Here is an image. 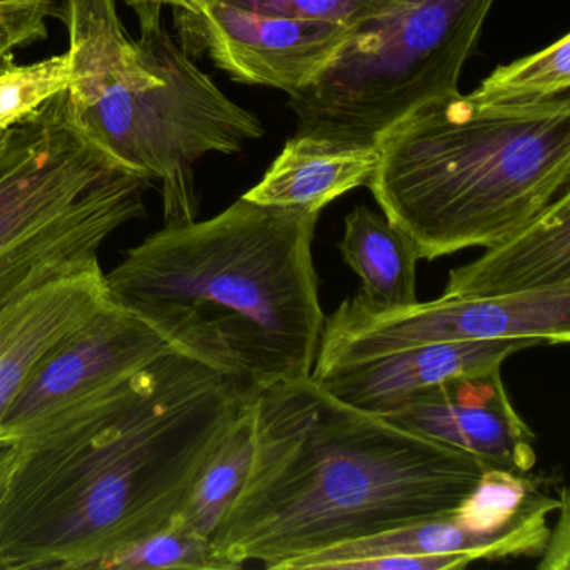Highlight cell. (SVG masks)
<instances>
[{
	"mask_svg": "<svg viewBox=\"0 0 570 570\" xmlns=\"http://www.w3.org/2000/svg\"><path fill=\"white\" fill-rule=\"evenodd\" d=\"M368 188L419 259L489 248L569 189V96L527 106L432 99L375 142Z\"/></svg>",
	"mask_w": 570,
	"mask_h": 570,
	"instance_id": "cell-4",
	"label": "cell"
},
{
	"mask_svg": "<svg viewBox=\"0 0 570 570\" xmlns=\"http://www.w3.org/2000/svg\"><path fill=\"white\" fill-rule=\"evenodd\" d=\"M252 456L253 402L213 450L173 527L212 539L245 483Z\"/></svg>",
	"mask_w": 570,
	"mask_h": 570,
	"instance_id": "cell-17",
	"label": "cell"
},
{
	"mask_svg": "<svg viewBox=\"0 0 570 570\" xmlns=\"http://www.w3.org/2000/svg\"><path fill=\"white\" fill-rule=\"evenodd\" d=\"M18 442L0 439V503L4 500L9 480H11L16 460H18Z\"/></svg>",
	"mask_w": 570,
	"mask_h": 570,
	"instance_id": "cell-24",
	"label": "cell"
},
{
	"mask_svg": "<svg viewBox=\"0 0 570 570\" xmlns=\"http://www.w3.org/2000/svg\"><path fill=\"white\" fill-rule=\"evenodd\" d=\"M181 350L168 330L111 299L49 353L0 419V439L18 442L29 429L78 405Z\"/></svg>",
	"mask_w": 570,
	"mask_h": 570,
	"instance_id": "cell-8",
	"label": "cell"
},
{
	"mask_svg": "<svg viewBox=\"0 0 570 570\" xmlns=\"http://www.w3.org/2000/svg\"><path fill=\"white\" fill-rule=\"evenodd\" d=\"M102 268L56 279L0 309V419L39 363L111 303Z\"/></svg>",
	"mask_w": 570,
	"mask_h": 570,
	"instance_id": "cell-13",
	"label": "cell"
},
{
	"mask_svg": "<svg viewBox=\"0 0 570 570\" xmlns=\"http://www.w3.org/2000/svg\"><path fill=\"white\" fill-rule=\"evenodd\" d=\"M476 562L470 553H389L346 563L343 570H446Z\"/></svg>",
	"mask_w": 570,
	"mask_h": 570,
	"instance_id": "cell-22",
	"label": "cell"
},
{
	"mask_svg": "<svg viewBox=\"0 0 570 570\" xmlns=\"http://www.w3.org/2000/svg\"><path fill=\"white\" fill-rule=\"evenodd\" d=\"M563 286H570L569 189L479 259L452 269L442 296L497 298Z\"/></svg>",
	"mask_w": 570,
	"mask_h": 570,
	"instance_id": "cell-14",
	"label": "cell"
},
{
	"mask_svg": "<svg viewBox=\"0 0 570 570\" xmlns=\"http://www.w3.org/2000/svg\"><path fill=\"white\" fill-rule=\"evenodd\" d=\"M173 11L186 55L208 56L235 81L288 96L309 85L353 31L330 22L256 14L223 0H199L191 11Z\"/></svg>",
	"mask_w": 570,
	"mask_h": 570,
	"instance_id": "cell-9",
	"label": "cell"
},
{
	"mask_svg": "<svg viewBox=\"0 0 570 570\" xmlns=\"http://www.w3.org/2000/svg\"><path fill=\"white\" fill-rule=\"evenodd\" d=\"M559 519L550 529L546 549L540 556V570H569L570 566V500L567 489L560 490Z\"/></svg>",
	"mask_w": 570,
	"mask_h": 570,
	"instance_id": "cell-23",
	"label": "cell"
},
{
	"mask_svg": "<svg viewBox=\"0 0 570 570\" xmlns=\"http://www.w3.org/2000/svg\"><path fill=\"white\" fill-rule=\"evenodd\" d=\"M259 389L175 350L36 423L0 503V570H106L171 527Z\"/></svg>",
	"mask_w": 570,
	"mask_h": 570,
	"instance_id": "cell-1",
	"label": "cell"
},
{
	"mask_svg": "<svg viewBox=\"0 0 570 570\" xmlns=\"http://www.w3.org/2000/svg\"><path fill=\"white\" fill-rule=\"evenodd\" d=\"M376 165L375 145L296 132L262 181L243 198L322 213L340 196L368 185Z\"/></svg>",
	"mask_w": 570,
	"mask_h": 570,
	"instance_id": "cell-15",
	"label": "cell"
},
{
	"mask_svg": "<svg viewBox=\"0 0 570 570\" xmlns=\"http://www.w3.org/2000/svg\"><path fill=\"white\" fill-rule=\"evenodd\" d=\"M56 9L48 6L0 8V61L18 49L48 39V19Z\"/></svg>",
	"mask_w": 570,
	"mask_h": 570,
	"instance_id": "cell-21",
	"label": "cell"
},
{
	"mask_svg": "<svg viewBox=\"0 0 570 570\" xmlns=\"http://www.w3.org/2000/svg\"><path fill=\"white\" fill-rule=\"evenodd\" d=\"M495 0H399L353 28L309 85L289 95L298 135L375 145L400 119L459 92Z\"/></svg>",
	"mask_w": 570,
	"mask_h": 570,
	"instance_id": "cell-6",
	"label": "cell"
},
{
	"mask_svg": "<svg viewBox=\"0 0 570 570\" xmlns=\"http://www.w3.org/2000/svg\"><path fill=\"white\" fill-rule=\"evenodd\" d=\"M485 465L336 399L313 376L253 400L248 475L213 533L223 569L289 560L455 510Z\"/></svg>",
	"mask_w": 570,
	"mask_h": 570,
	"instance_id": "cell-2",
	"label": "cell"
},
{
	"mask_svg": "<svg viewBox=\"0 0 570 570\" xmlns=\"http://www.w3.org/2000/svg\"><path fill=\"white\" fill-rule=\"evenodd\" d=\"M343 262L362 279L360 295L379 308L416 302V256L409 239L379 213L356 206L345 218Z\"/></svg>",
	"mask_w": 570,
	"mask_h": 570,
	"instance_id": "cell-16",
	"label": "cell"
},
{
	"mask_svg": "<svg viewBox=\"0 0 570 570\" xmlns=\"http://www.w3.org/2000/svg\"><path fill=\"white\" fill-rule=\"evenodd\" d=\"M382 416L472 453L487 469L530 473L537 463L535 433L513 406L500 370L429 386Z\"/></svg>",
	"mask_w": 570,
	"mask_h": 570,
	"instance_id": "cell-10",
	"label": "cell"
},
{
	"mask_svg": "<svg viewBox=\"0 0 570 570\" xmlns=\"http://www.w3.org/2000/svg\"><path fill=\"white\" fill-rule=\"evenodd\" d=\"M495 338L569 343L570 286L497 298L440 296L396 308L370 305L358 293L325 318L312 376L410 346Z\"/></svg>",
	"mask_w": 570,
	"mask_h": 570,
	"instance_id": "cell-7",
	"label": "cell"
},
{
	"mask_svg": "<svg viewBox=\"0 0 570 570\" xmlns=\"http://www.w3.org/2000/svg\"><path fill=\"white\" fill-rule=\"evenodd\" d=\"M318 219L242 196L142 239L106 275L109 293L223 372L258 386L312 376L326 318L312 252Z\"/></svg>",
	"mask_w": 570,
	"mask_h": 570,
	"instance_id": "cell-3",
	"label": "cell"
},
{
	"mask_svg": "<svg viewBox=\"0 0 570 570\" xmlns=\"http://www.w3.org/2000/svg\"><path fill=\"white\" fill-rule=\"evenodd\" d=\"M540 345L535 338L432 343L348 363L313 379L342 402L385 415L429 386L502 370L510 356Z\"/></svg>",
	"mask_w": 570,
	"mask_h": 570,
	"instance_id": "cell-11",
	"label": "cell"
},
{
	"mask_svg": "<svg viewBox=\"0 0 570 570\" xmlns=\"http://www.w3.org/2000/svg\"><path fill=\"white\" fill-rule=\"evenodd\" d=\"M112 569L225 570L209 540L173 525L112 559L106 570Z\"/></svg>",
	"mask_w": 570,
	"mask_h": 570,
	"instance_id": "cell-19",
	"label": "cell"
},
{
	"mask_svg": "<svg viewBox=\"0 0 570 570\" xmlns=\"http://www.w3.org/2000/svg\"><path fill=\"white\" fill-rule=\"evenodd\" d=\"M61 0H0V8H28V6H48L58 9Z\"/></svg>",
	"mask_w": 570,
	"mask_h": 570,
	"instance_id": "cell-26",
	"label": "cell"
},
{
	"mask_svg": "<svg viewBox=\"0 0 570 570\" xmlns=\"http://www.w3.org/2000/svg\"><path fill=\"white\" fill-rule=\"evenodd\" d=\"M245 11L296 21L330 22L355 28L399 0H223Z\"/></svg>",
	"mask_w": 570,
	"mask_h": 570,
	"instance_id": "cell-20",
	"label": "cell"
},
{
	"mask_svg": "<svg viewBox=\"0 0 570 570\" xmlns=\"http://www.w3.org/2000/svg\"><path fill=\"white\" fill-rule=\"evenodd\" d=\"M560 507V497L542 500L497 530L466 525L455 510L389 532L340 543L289 560L282 570H343L346 563L389 553H470L479 560L540 557L549 539V515Z\"/></svg>",
	"mask_w": 570,
	"mask_h": 570,
	"instance_id": "cell-12",
	"label": "cell"
},
{
	"mask_svg": "<svg viewBox=\"0 0 570 570\" xmlns=\"http://www.w3.org/2000/svg\"><path fill=\"white\" fill-rule=\"evenodd\" d=\"M126 4L129 8L138 4H159L165 8V6H169L173 9H183V11H191L196 4H198L199 0H125Z\"/></svg>",
	"mask_w": 570,
	"mask_h": 570,
	"instance_id": "cell-25",
	"label": "cell"
},
{
	"mask_svg": "<svg viewBox=\"0 0 570 570\" xmlns=\"http://www.w3.org/2000/svg\"><path fill=\"white\" fill-rule=\"evenodd\" d=\"M139 36L116 0H61L76 121L119 168L159 186L165 226L199 215L195 166L263 138L258 116L228 98L166 29L163 6H132Z\"/></svg>",
	"mask_w": 570,
	"mask_h": 570,
	"instance_id": "cell-5",
	"label": "cell"
},
{
	"mask_svg": "<svg viewBox=\"0 0 570 570\" xmlns=\"http://www.w3.org/2000/svg\"><path fill=\"white\" fill-rule=\"evenodd\" d=\"M570 88V36L549 48L499 66L475 91L466 95L479 106H527L566 96Z\"/></svg>",
	"mask_w": 570,
	"mask_h": 570,
	"instance_id": "cell-18",
	"label": "cell"
}]
</instances>
